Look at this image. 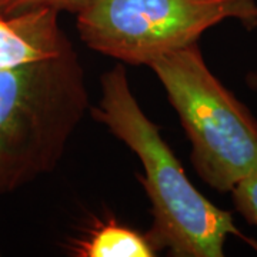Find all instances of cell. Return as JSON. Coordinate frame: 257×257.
<instances>
[{"instance_id": "obj_1", "label": "cell", "mask_w": 257, "mask_h": 257, "mask_svg": "<svg viewBox=\"0 0 257 257\" xmlns=\"http://www.w3.org/2000/svg\"><path fill=\"white\" fill-rule=\"evenodd\" d=\"M92 114L143 165L142 183L153 214L147 237L156 251L166 248L176 257H223L229 236L244 239L233 214L207 200L189 180L156 124L140 109L123 66L101 76V100Z\"/></svg>"}, {"instance_id": "obj_2", "label": "cell", "mask_w": 257, "mask_h": 257, "mask_svg": "<svg viewBox=\"0 0 257 257\" xmlns=\"http://www.w3.org/2000/svg\"><path fill=\"white\" fill-rule=\"evenodd\" d=\"M87 107L70 42L57 55L0 69V196L55 169Z\"/></svg>"}, {"instance_id": "obj_3", "label": "cell", "mask_w": 257, "mask_h": 257, "mask_svg": "<svg viewBox=\"0 0 257 257\" xmlns=\"http://www.w3.org/2000/svg\"><path fill=\"white\" fill-rule=\"evenodd\" d=\"M165 87L192 143L197 175L230 193L257 169V119L204 62L199 43L149 64Z\"/></svg>"}, {"instance_id": "obj_4", "label": "cell", "mask_w": 257, "mask_h": 257, "mask_svg": "<svg viewBox=\"0 0 257 257\" xmlns=\"http://www.w3.org/2000/svg\"><path fill=\"white\" fill-rule=\"evenodd\" d=\"M83 43L128 64H149L234 19L257 28L256 0H93L76 15Z\"/></svg>"}, {"instance_id": "obj_5", "label": "cell", "mask_w": 257, "mask_h": 257, "mask_svg": "<svg viewBox=\"0 0 257 257\" xmlns=\"http://www.w3.org/2000/svg\"><path fill=\"white\" fill-rule=\"evenodd\" d=\"M55 10H33L0 16V69L57 55L70 40Z\"/></svg>"}, {"instance_id": "obj_6", "label": "cell", "mask_w": 257, "mask_h": 257, "mask_svg": "<svg viewBox=\"0 0 257 257\" xmlns=\"http://www.w3.org/2000/svg\"><path fill=\"white\" fill-rule=\"evenodd\" d=\"M76 256L80 257H152L157 251L149 237L114 221L99 224L84 240L77 241Z\"/></svg>"}, {"instance_id": "obj_7", "label": "cell", "mask_w": 257, "mask_h": 257, "mask_svg": "<svg viewBox=\"0 0 257 257\" xmlns=\"http://www.w3.org/2000/svg\"><path fill=\"white\" fill-rule=\"evenodd\" d=\"M93 0H0V16L9 18L33 10H55L77 15Z\"/></svg>"}, {"instance_id": "obj_8", "label": "cell", "mask_w": 257, "mask_h": 257, "mask_svg": "<svg viewBox=\"0 0 257 257\" xmlns=\"http://www.w3.org/2000/svg\"><path fill=\"white\" fill-rule=\"evenodd\" d=\"M230 193L236 210L247 223L257 227V169L243 177Z\"/></svg>"}, {"instance_id": "obj_9", "label": "cell", "mask_w": 257, "mask_h": 257, "mask_svg": "<svg viewBox=\"0 0 257 257\" xmlns=\"http://www.w3.org/2000/svg\"><path fill=\"white\" fill-rule=\"evenodd\" d=\"M246 83L251 90L257 92V72H248L246 76Z\"/></svg>"}]
</instances>
